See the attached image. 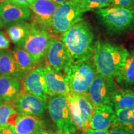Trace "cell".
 Wrapping results in <instances>:
<instances>
[{"instance_id":"1","label":"cell","mask_w":134,"mask_h":134,"mask_svg":"<svg viewBox=\"0 0 134 134\" xmlns=\"http://www.w3.org/2000/svg\"><path fill=\"white\" fill-rule=\"evenodd\" d=\"M60 41L69 50L73 63L93 58L94 34L91 25L87 22L76 23L62 34Z\"/></svg>"},{"instance_id":"2","label":"cell","mask_w":134,"mask_h":134,"mask_svg":"<svg viewBox=\"0 0 134 134\" xmlns=\"http://www.w3.org/2000/svg\"><path fill=\"white\" fill-rule=\"evenodd\" d=\"M129 51L122 46L108 42L95 43L93 60L97 73L115 78L121 71Z\"/></svg>"},{"instance_id":"3","label":"cell","mask_w":134,"mask_h":134,"mask_svg":"<svg viewBox=\"0 0 134 134\" xmlns=\"http://www.w3.org/2000/svg\"><path fill=\"white\" fill-rule=\"evenodd\" d=\"M96 14L110 32L120 34L134 27V9L113 6L98 10Z\"/></svg>"},{"instance_id":"4","label":"cell","mask_w":134,"mask_h":134,"mask_svg":"<svg viewBox=\"0 0 134 134\" xmlns=\"http://www.w3.org/2000/svg\"><path fill=\"white\" fill-rule=\"evenodd\" d=\"M84 13L80 0H70L59 4L53 15L50 29L54 33L63 34L82 21Z\"/></svg>"},{"instance_id":"5","label":"cell","mask_w":134,"mask_h":134,"mask_svg":"<svg viewBox=\"0 0 134 134\" xmlns=\"http://www.w3.org/2000/svg\"><path fill=\"white\" fill-rule=\"evenodd\" d=\"M96 75V68L93 60L73 63L66 72L70 91L86 93Z\"/></svg>"},{"instance_id":"6","label":"cell","mask_w":134,"mask_h":134,"mask_svg":"<svg viewBox=\"0 0 134 134\" xmlns=\"http://www.w3.org/2000/svg\"><path fill=\"white\" fill-rule=\"evenodd\" d=\"M47 100V109L50 117L59 132L65 134L74 133L77 127L71 119L66 96H50Z\"/></svg>"},{"instance_id":"7","label":"cell","mask_w":134,"mask_h":134,"mask_svg":"<svg viewBox=\"0 0 134 134\" xmlns=\"http://www.w3.org/2000/svg\"><path fill=\"white\" fill-rule=\"evenodd\" d=\"M31 23L29 33L22 48L38 62L46 56L53 37L47 30L38 26L35 22Z\"/></svg>"},{"instance_id":"8","label":"cell","mask_w":134,"mask_h":134,"mask_svg":"<svg viewBox=\"0 0 134 134\" xmlns=\"http://www.w3.org/2000/svg\"><path fill=\"white\" fill-rule=\"evenodd\" d=\"M9 103L19 114L41 117L47 109V101L23 90Z\"/></svg>"},{"instance_id":"9","label":"cell","mask_w":134,"mask_h":134,"mask_svg":"<svg viewBox=\"0 0 134 134\" xmlns=\"http://www.w3.org/2000/svg\"><path fill=\"white\" fill-rule=\"evenodd\" d=\"M117 88L118 86L114 78L98 74L86 93L95 107L102 105H110V96Z\"/></svg>"},{"instance_id":"10","label":"cell","mask_w":134,"mask_h":134,"mask_svg":"<svg viewBox=\"0 0 134 134\" xmlns=\"http://www.w3.org/2000/svg\"><path fill=\"white\" fill-rule=\"evenodd\" d=\"M47 65L55 71L66 73L73 63L69 50L61 41L53 38L46 54Z\"/></svg>"},{"instance_id":"11","label":"cell","mask_w":134,"mask_h":134,"mask_svg":"<svg viewBox=\"0 0 134 134\" xmlns=\"http://www.w3.org/2000/svg\"><path fill=\"white\" fill-rule=\"evenodd\" d=\"M21 84V90L29 92L43 100H48L49 95L41 66L28 72L22 79Z\"/></svg>"},{"instance_id":"12","label":"cell","mask_w":134,"mask_h":134,"mask_svg":"<svg viewBox=\"0 0 134 134\" xmlns=\"http://www.w3.org/2000/svg\"><path fill=\"white\" fill-rule=\"evenodd\" d=\"M58 4L53 0H32L29 9L34 15V22L43 29H50L51 21Z\"/></svg>"},{"instance_id":"13","label":"cell","mask_w":134,"mask_h":134,"mask_svg":"<svg viewBox=\"0 0 134 134\" xmlns=\"http://www.w3.org/2000/svg\"><path fill=\"white\" fill-rule=\"evenodd\" d=\"M49 96L70 94L68 78L64 73L55 71L48 65L42 66Z\"/></svg>"},{"instance_id":"14","label":"cell","mask_w":134,"mask_h":134,"mask_svg":"<svg viewBox=\"0 0 134 134\" xmlns=\"http://www.w3.org/2000/svg\"><path fill=\"white\" fill-rule=\"evenodd\" d=\"M31 16V11L28 6H23L11 1L0 3V18L4 27L26 21Z\"/></svg>"},{"instance_id":"15","label":"cell","mask_w":134,"mask_h":134,"mask_svg":"<svg viewBox=\"0 0 134 134\" xmlns=\"http://www.w3.org/2000/svg\"><path fill=\"white\" fill-rule=\"evenodd\" d=\"M115 111L109 105L95 107L90 128L96 130H108L114 122Z\"/></svg>"},{"instance_id":"16","label":"cell","mask_w":134,"mask_h":134,"mask_svg":"<svg viewBox=\"0 0 134 134\" xmlns=\"http://www.w3.org/2000/svg\"><path fill=\"white\" fill-rule=\"evenodd\" d=\"M44 126V122L40 117L19 114L14 129L19 134H36L43 129Z\"/></svg>"},{"instance_id":"17","label":"cell","mask_w":134,"mask_h":134,"mask_svg":"<svg viewBox=\"0 0 134 134\" xmlns=\"http://www.w3.org/2000/svg\"><path fill=\"white\" fill-rule=\"evenodd\" d=\"M0 75L11 76L19 80L26 75L17 66L12 50H0Z\"/></svg>"},{"instance_id":"18","label":"cell","mask_w":134,"mask_h":134,"mask_svg":"<svg viewBox=\"0 0 134 134\" xmlns=\"http://www.w3.org/2000/svg\"><path fill=\"white\" fill-rule=\"evenodd\" d=\"M31 23L23 21L6 27V32L10 41L17 47L22 48L31 29Z\"/></svg>"},{"instance_id":"19","label":"cell","mask_w":134,"mask_h":134,"mask_svg":"<svg viewBox=\"0 0 134 134\" xmlns=\"http://www.w3.org/2000/svg\"><path fill=\"white\" fill-rule=\"evenodd\" d=\"M70 94L76 100L81 113V116L86 130L90 128L95 106L87 93H75L70 92Z\"/></svg>"},{"instance_id":"20","label":"cell","mask_w":134,"mask_h":134,"mask_svg":"<svg viewBox=\"0 0 134 134\" xmlns=\"http://www.w3.org/2000/svg\"><path fill=\"white\" fill-rule=\"evenodd\" d=\"M21 81L11 76L0 75V98L3 102L9 103L21 90Z\"/></svg>"},{"instance_id":"21","label":"cell","mask_w":134,"mask_h":134,"mask_svg":"<svg viewBox=\"0 0 134 134\" xmlns=\"http://www.w3.org/2000/svg\"><path fill=\"white\" fill-rule=\"evenodd\" d=\"M110 105L115 110L134 106V91L129 89H116L110 96Z\"/></svg>"},{"instance_id":"22","label":"cell","mask_w":134,"mask_h":134,"mask_svg":"<svg viewBox=\"0 0 134 134\" xmlns=\"http://www.w3.org/2000/svg\"><path fill=\"white\" fill-rule=\"evenodd\" d=\"M12 52L18 68L26 75L36 68L38 62L23 48L16 47L12 50Z\"/></svg>"},{"instance_id":"23","label":"cell","mask_w":134,"mask_h":134,"mask_svg":"<svg viewBox=\"0 0 134 134\" xmlns=\"http://www.w3.org/2000/svg\"><path fill=\"white\" fill-rule=\"evenodd\" d=\"M115 80L124 88L134 85V50L129 52L121 71Z\"/></svg>"},{"instance_id":"24","label":"cell","mask_w":134,"mask_h":134,"mask_svg":"<svg viewBox=\"0 0 134 134\" xmlns=\"http://www.w3.org/2000/svg\"><path fill=\"white\" fill-rule=\"evenodd\" d=\"M115 111L116 118L114 124L120 125L130 134H134V106Z\"/></svg>"},{"instance_id":"25","label":"cell","mask_w":134,"mask_h":134,"mask_svg":"<svg viewBox=\"0 0 134 134\" xmlns=\"http://www.w3.org/2000/svg\"><path fill=\"white\" fill-rule=\"evenodd\" d=\"M19 113L9 103L0 104V128L12 125L14 127Z\"/></svg>"},{"instance_id":"26","label":"cell","mask_w":134,"mask_h":134,"mask_svg":"<svg viewBox=\"0 0 134 134\" xmlns=\"http://www.w3.org/2000/svg\"><path fill=\"white\" fill-rule=\"evenodd\" d=\"M67 102H68V108H69L70 115L73 123L76 125L77 129L80 130H83V131L86 130L85 125H84L83 120H82L81 113L77 104L76 100L73 98L71 94H68L66 96Z\"/></svg>"},{"instance_id":"27","label":"cell","mask_w":134,"mask_h":134,"mask_svg":"<svg viewBox=\"0 0 134 134\" xmlns=\"http://www.w3.org/2000/svg\"><path fill=\"white\" fill-rule=\"evenodd\" d=\"M84 13L98 11L108 7L111 4V0H80Z\"/></svg>"},{"instance_id":"28","label":"cell","mask_w":134,"mask_h":134,"mask_svg":"<svg viewBox=\"0 0 134 134\" xmlns=\"http://www.w3.org/2000/svg\"><path fill=\"white\" fill-rule=\"evenodd\" d=\"M111 4L113 6L134 9L133 0H111Z\"/></svg>"},{"instance_id":"29","label":"cell","mask_w":134,"mask_h":134,"mask_svg":"<svg viewBox=\"0 0 134 134\" xmlns=\"http://www.w3.org/2000/svg\"><path fill=\"white\" fill-rule=\"evenodd\" d=\"M10 46V41L7 35L4 32L0 31V50L8 49Z\"/></svg>"},{"instance_id":"30","label":"cell","mask_w":134,"mask_h":134,"mask_svg":"<svg viewBox=\"0 0 134 134\" xmlns=\"http://www.w3.org/2000/svg\"><path fill=\"white\" fill-rule=\"evenodd\" d=\"M110 128L111 129L109 131H108V134H130L124 128L115 124H113Z\"/></svg>"},{"instance_id":"31","label":"cell","mask_w":134,"mask_h":134,"mask_svg":"<svg viewBox=\"0 0 134 134\" xmlns=\"http://www.w3.org/2000/svg\"><path fill=\"white\" fill-rule=\"evenodd\" d=\"M0 134H19L14 130L12 125L0 128Z\"/></svg>"},{"instance_id":"32","label":"cell","mask_w":134,"mask_h":134,"mask_svg":"<svg viewBox=\"0 0 134 134\" xmlns=\"http://www.w3.org/2000/svg\"><path fill=\"white\" fill-rule=\"evenodd\" d=\"M108 130H96L89 128L84 131V134H108Z\"/></svg>"},{"instance_id":"33","label":"cell","mask_w":134,"mask_h":134,"mask_svg":"<svg viewBox=\"0 0 134 134\" xmlns=\"http://www.w3.org/2000/svg\"><path fill=\"white\" fill-rule=\"evenodd\" d=\"M9 1H12L13 3H17V4L23 5V6H28L32 0H9Z\"/></svg>"},{"instance_id":"34","label":"cell","mask_w":134,"mask_h":134,"mask_svg":"<svg viewBox=\"0 0 134 134\" xmlns=\"http://www.w3.org/2000/svg\"><path fill=\"white\" fill-rule=\"evenodd\" d=\"M36 134H65L63 133H62V132H58V133H55V132L48 131V130H46L45 129H42L39 131L37 132Z\"/></svg>"},{"instance_id":"35","label":"cell","mask_w":134,"mask_h":134,"mask_svg":"<svg viewBox=\"0 0 134 134\" xmlns=\"http://www.w3.org/2000/svg\"><path fill=\"white\" fill-rule=\"evenodd\" d=\"M53 1L56 3H57V4L59 5V4H63V3H64L65 2H67V1H69L70 0H53Z\"/></svg>"},{"instance_id":"36","label":"cell","mask_w":134,"mask_h":134,"mask_svg":"<svg viewBox=\"0 0 134 134\" xmlns=\"http://www.w3.org/2000/svg\"><path fill=\"white\" fill-rule=\"evenodd\" d=\"M3 27H4V25H3V23L2 20H1V18H0V29H1Z\"/></svg>"},{"instance_id":"37","label":"cell","mask_w":134,"mask_h":134,"mask_svg":"<svg viewBox=\"0 0 134 134\" xmlns=\"http://www.w3.org/2000/svg\"><path fill=\"white\" fill-rule=\"evenodd\" d=\"M9 0H0V3H3V2H5V1H8Z\"/></svg>"},{"instance_id":"38","label":"cell","mask_w":134,"mask_h":134,"mask_svg":"<svg viewBox=\"0 0 134 134\" xmlns=\"http://www.w3.org/2000/svg\"><path fill=\"white\" fill-rule=\"evenodd\" d=\"M3 100H1V98H0V104H1V103H3Z\"/></svg>"},{"instance_id":"39","label":"cell","mask_w":134,"mask_h":134,"mask_svg":"<svg viewBox=\"0 0 134 134\" xmlns=\"http://www.w3.org/2000/svg\"><path fill=\"white\" fill-rule=\"evenodd\" d=\"M133 2H134V0H133Z\"/></svg>"}]
</instances>
